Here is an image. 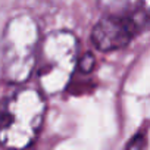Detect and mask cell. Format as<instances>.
Listing matches in <instances>:
<instances>
[{"instance_id":"4","label":"cell","mask_w":150,"mask_h":150,"mask_svg":"<svg viewBox=\"0 0 150 150\" xmlns=\"http://www.w3.org/2000/svg\"><path fill=\"white\" fill-rule=\"evenodd\" d=\"M150 22L149 12L137 9L122 15H105L91 31L94 46L102 52H113L128 46Z\"/></svg>"},{"instance_id":"2","label":"cell","mask_w":150,"mask_h":150,"mask_svg":"<svg viewBox=\"0 0 150 150\" xmlns=\"http://www.w3.org/2000/svg\"><path fill=\"white\" fill-rule=\"evenodd\" d=\"M46 102L35 88H21L3 103L0 140L6 150H25L37 138L46 116Z\"/></svg>"},{"instance_id":"5","label":"cell","mask_w":150,"mask_h":150,"mask_svg":"<svg viewBox=\"0 0 150 150\" xmlns=\"http://www.w3.org/2000/svg\"><path fill=\"white\" fill-rule=\"evenodd\" d=\"M97 5L105 15H122L128 13L129 0H97Z\"/></svg>"},{"instance_id":"6","label":"cell","mask_w":150,"mask_h":150,"mask_svg":"<svg viewBox=\"0 0 150 150\" xmlns=\"http://www.w3.org/2000/svg\"><path fill=\"white\" fill-rule=\"evenodd\" d=\"M125 150H147V135L144 131H138L125 146Z\"/></svg>"},{"instance_id":"1","label":"cell","mask_w":150,"mask_h":150,"mask_svg":"<svg viewBox=\"0 0 150 150\" xmlns=\"http://www.w3.org/2000/svg\"><path fill=\"white\" fill-rule=\"evenodd\" d=\"M40 30L27 13H19L8 21L0 44V71L8 83H25L37 66L40 50Z\"/></svg>"},{"instance_id":"7","label":"cell","mask_w":150,"mask_h":150,"mask_svg":"<svg viewBox=\"0 0 150 150\" xmlns=\"http://www.w3.org/2000/svg\"><path fill=\"white\" fill-rule=\"evenodd\" d=\"M94 65H96V57L90 52L84 53L80 57V60H78V68H80L81 72H91L93 68H94Z\"/></svg>"},{"instance_id":"8","label":"cell","mask_w":150,"mask_h":150,"mask_svg":"<svg viewBox=\"0 0 150 150\" xmlns=\"http://www.w3.org/2000/svg\"><path fill=\"white\" fill-rule=\"evenodd\" d=\"M140 9L150 13V0H140Z\"/></svg>"},{"instance_id":"3","label":"cell","mask_w":150,"mask_h":150,"mask_svg":"<svg viewBox=\"0 0 150 150\" xmlns=\"http://www.w3.org/2000/svg\"><path fill=\"white\" fill-rule=\"evenodd\" d=\"M78 40L69 31H54L41 40L35 77L44 94L54 96L65 90L78 68Z\"/></svg>"}]
</instances>
